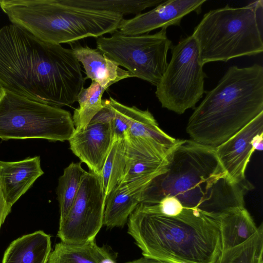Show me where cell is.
Returning a JSON list of instances; mask_svg holds the SVG:
<instances>
[{"instance_id":"cell-1","label":"cell","mask_w":263,"mask_h":263,"mask_svg":"<svg viewBox=\"0 0 263 263\" xmlns=\"http://www.w3.org/2000/svg\"><path fill=\"white\" fill-rule=\"evenodd\" d=\"M85 80L72 49L14 24L0 28V88L61 107L77 101Z\"/></svg>"},{"instance_id":"cell-2","label":"cell","mask_w":263,"mask_h":263,"mask_svg":"<svg viewBox=\"0 0 263 263\" xmlns=\"http://www.w3.org/2000/svg\"><path fill=\"white\" fill-rule=\"evenodd\" d=\"M254 189L249 181L233 182L220 164L215 148L192 140H178L165 171L141 192L140 203L156 204L172 197L183 210L198 212L218 221L225 212L244 207Z\"/></svg>"},{"instance_id":"cell-3","label":"cell","mask_w":263,"mask_h":263,"mask_svg":"<svg viewBox=\"0 0 263 263\" xmlns=\"http://www.w3.org/2000/svg\"><path fill=\"white\" fill-rule=\"evenodd\" d=\"M12 24L50 43H72L118 30L125 14L137 15L140 0H1Z\"/></svg>"},{"instance_id":"cell-4","label":"cell","mask_w":263,"mask_h":263,"mask_svg":"<svg viewBox=\"0 0 263 263\" xmlns=\"http://www.w3.org/2000/svg\"><path fill=\"white\" fill-rule=\"evenodd\" d=\"M127 223L144 256L174 263H214L221 253L218 222L200 212L183 210L170 216L155 204L140 203Z\"/></svg>"},{"instance_id":"cell-5","label":"cell","mask_w":263,"mask_h":263,"mask_svg":"<svg viewBox=\"0 0 263 263\" xmlns=\"http://www.w3.org/2000/svg\"><path fill=\"white\" fill-rule=\"evenodd\" d=\"M263 112V67H230L190 116L191 140L216 147Z\"/></svg>"},{"instance_id":"cell-6","label":"cell","mask_w":263,"mask_h":263,"mask_svg":"<svg viewBox=\"0 0 263 263\" xmlns=\"http://www.w3.org/2000/svg\"><path fill=\"white\" fill-rule=\"evenodd\" d=\"M263 1L247 6L224 7L204 14L192 35L198 45L204 65L212 62H227L263 51Z\"/></svg>"},{"instance_id":"cell-7","label":"cell","mask_w":263,"mask_h":263,"mask_svg":"<svg viewBox=\"0 0 263 263\" xmlns=\"http://www.w3.org/2000/svg\"><path fill=\"white\" fill-rule=\"evenodd\" d=\"M75 127L70 112L0 88V139L64 142Z\"/></svg>"},{"instance_id":"cell-8","label":"cell","mask_w":263,"mask_h":263,"mask_svg":"<svg viewBox=\"0 0 263 263\" xmlns=\"http://www.w3.org/2000/svg\"><path fill=\"white\" fill-rule=\"evenodd\" d=\"M97 47L103 54L125 68L132 77L157 86L167 65L172 41L166 28L153 34L125 35L118 30L109 37L97 38Z\"/></svg>"},{"instance_id":"cell-9","label":"cell","mask_w":263,"mask_h":263,"mask_svg":"<svg viewBox=\"0 0 263 263\" xmlns=\"http://www.w3.org/2000/svg\"><path fill=\"white\" fill-rule=\"evenodd\" d=\"M171 49L170 61L155 94L162 107L180 115L194 108L203 97L206 74L192 35L182 38Z\"/></svg>"},{"instance_id":"cell-10","label":"cell","mask_w":263,"mask_h":263,"mask_svg":"<svg viewBox=\"0 0 263 263\" xmlns=\"http://www.w3.org/2000/svg\"><path fill=\"white\" fill-rule=\"evenodd\" d=\"M105 202L100 176L87 172L70 211L59 223L61 241L81 245L94 240L103 225Z\"/></svg>"},{"instance_id":"cell-11","label":"cell","mask_w":263,"mask_h":263,"mask_svg":"<svg viewBox=\"0 0 263 263\" xmlns=\"http://www.w3.org/2000/svg\"><path fill=\"white\" fill-rule=\"evenodd\" d=\"M126 165L119 184L129 194L141 192L168 163V152L150 142L128 134L124 137Z\"/></svg>"},{"instance_id":"cell-12","label":"cell","mask_w":263,"mask_h":263,"mask_svg":"<svg viewBox=\"0 0 263 263\" xmlns=\"http://www.w3.org/2000/svg\"><path fill=\"white\" fill-rule=\"evenodd\" d=\"M114 138L112 113L104 104L87 127L75 130L68 141L72 152L86 164L89 172L100 175Z\"/></svg>"},{"instance_id":"cell-13","label":"cell","mask_w":263,"mask_h":263,"mask_svg":"<svg viewBox=\"0 0 263 263\" xmlns=\"http://www.w3.org/2000/svg\"><path fill=\"white\" fill-rule=\"evenodd\" d=\"M215 148L220 164L233 182L249 181L245 172L251 157L255 151L263 149V112Z\"/></svg>"},{"instance_id":"cell-14","label":"cell","mask_w":263,"mask_h":263,"mask_svg":"<svg viewBox=\"0 0 263 263\" xmlns=\"http://www.w3.org/2000/svg\"><path fill=\"white\" fill-rule=\"evenodd\" d=\"M205 0H168L163 1L152 10L134 17L123 20L118 30L125 35L144 34L160 28L180 25L187 14L200 13Z\"/></svg>"},{"instance_id":"cell-15","label":"cell","mask_w":263,"mask_h":263,"mask_svg":"<svg viewBox=\"0 0 263 263\" xmlns=\"http://www.w3.org/2000/svg\"><path fill=\"white\" fill-rule=\"evenodd\" d=\"M43 174L40 156L0 161V190L7 204L12 207Z\"/></svg>"},{"instance_id":"cell-16","label":"cell","mask_w":263,"mask_h":263,"mask_svg":"<svg viewBox=\"0 0 263 263\" xmlns=\"http://www.w3.org/2000/svg\"><path fill=\"white\" fill-rule=\"evenodd\" d=\"M104 102L120 111L125 118L129 126L127 134L148 141L168 152L172 151L177 142L178 139L169 136L160 128L148 110H142L134 106L123 105L111 97L104 100Z\"/></svg>"},{"instance_id":"cell-17","label":"cell","mask_w":263,"mask_h":263,"mask_svg":"<svg viewBox=\"0 0 263 263\" xmlns=\"http://www.w3.org/2000/svg\"><path fill=\"white\" fill-rule=\"evenodd\" d=\"M72 50L85 70V79H90L105 90L113 84L132 78L128 71L121 68L98 50L81 45L75 46Z\"/></svg>"},{"instance_id":"cell-18","label":"cell","mask_w":263,"mask_h":263,"mask_svg":"<svg viewBox=\"0 0 263 263\" xmlns=\"http://www.w3.org/2000/svg\"><path fill=\"white\" fill-rule=\"evenodd\" d=\"M51 252V236L39 230L11 242L2 263H47Z\"/></svg>"},{"instance_id":"cell-19","label":"cell","mask_w":263,"mask_h":263,"mask_svg":"<svg viewBox=\"0 0 263 263\" xmlns=\"http://www.w3.org/2000/svg\"><path fill=\"white\" fill-rule=\"evenodd\" d=\"M217 222L220 233L221 252L244 243L258 229L245 206L225 212L219 217Z\"/></svg>"},{"instance_id":"cell-20","label":"cell","mask_w":263,"mask_h":263,"mask_svg":"<svg viewBox=\"0 0 263 263\" xmlns=\"http://www.w3.org/2000/svg\"><path fill=\"white\" fill-rule=\"evenodd\" d=\"M47 263H116L103 247L95 240L81 245L57 243L51 252Z\"/></svg>"},{"instance_id":"cell-21","label":"cell","mask_w":263,"mask_h":263,"mask_svg":"<svg viewBox=\"0 0 263 263\" xmlns=\"http://www.w3.org/2000/svg\"><path fill=\"white\" fill-rule=\"evenodd\" d=\"M140 193L129 194L118 184L105 198L103 225L123 227L140 201Z\"/></svg>"},{"instance_id":"cell-22","label":"cell","mask_w":263,"mask_h":263,"mask_svg":"<svg viewBox=\"0 0 263 263\" xmlns=\"http://www.w3.org/2000/svg\"><path fill=\"white\" fill-rule=\"evenodd\" d=\"M86 172L81 162H71L59 177L56 192L60 206L59 223L65 219L70 211Z\"/></svg>"},{"instance_id":"cell-23","label":"cell","mask_w":263,"mask_h":263,"mask_svg":"<svg viewBox=\"0 0 263 263\" xmlns=\"http://www.w3.org/2000/svg\"><path fill=\"white\" fill-rule=\"evenodd\" d=\"M105 89L92 81L87 88L80 91L77 101L79 106L72 116L76 131L85 129L95 116L104 107L102 97Z\"/></svg>"},{"instance_id":"cell-24","label":"cell","mask_w":263,"mask_h":263,"mask_svg":"<svg viewBox=\"0 0 263 263\" xmlns=\"http://www.w3.org/2000/svg\"><path fill=\"white\" fill-rule=\"evenodd\" d=\"M125 165L124 139L115 138L100 175L105 198L122 179Z\"/></svg>"},{"instance_id":"cell-25","label":"cell","mask_w":263,"mask_h":263,"mask_svg":"<svg viewBox=\"0 0 263 263\" xmlns=\"http://www.w3.org/2000/svg\"><path fill=\"white\" fill-rule=\"evenodd\" d=\"M263 226L247 241L221 252L214 263H263Z\"/></svg>"},{"instance_id":"cell-26","label":"cell","mask_w":263,"mask_h":263,"mask_svg":"<svg viewBox=\"0 0 263 263\" xmlns=\"http://www.w3.org/2000/svg\"><path fill=\"white\" fill-rule=\"evenodd\" d=\"M11 208L12 207L6 202L0 190V229L6 218L11 212Z\"/></svg>"},{"instance_id":"cell-27","label":"cell","mask_w":263,"mask_h":263,"mask_svg":"<svg viewBox=\"0 0 263 263\" xmlns=\"http://www.w3.org/2000/svg\"><path fill=\"white\" fill-rule=\"evenodd\" d=\"M125 263H174L163 260H160L154 258L143 256L139 259L132 261H128Z\"/></svg>"}]
</instances>
